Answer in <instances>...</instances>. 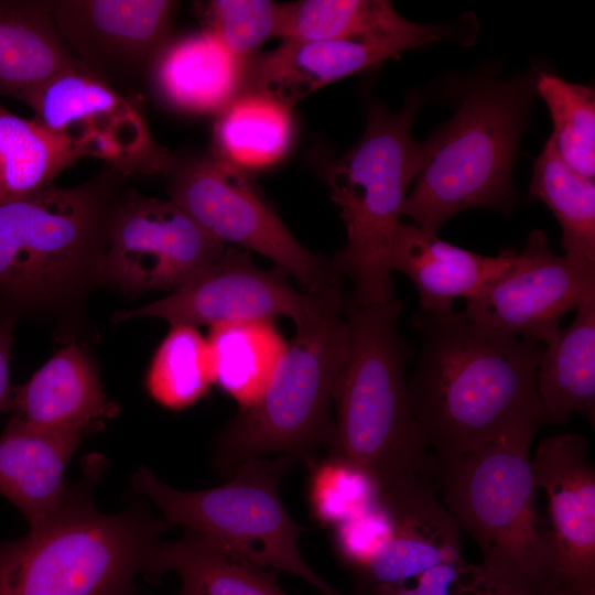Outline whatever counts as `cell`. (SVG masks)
I'll return each mask as SVG.
<instances>
[{"label":"cell","mask_w":595,"mask_h":595,"mask_svg":"<svg viewBox=\"0 0 595 595\" xmlns=\"http://www.w3.org/2000/svg\"><path fill=\"white\" fill-rule=\"evenodd\" d=\"M411 403L441 466L526 423H544L536 386L542 344L496 329L464 311H420Z\"/></svg>","instance_id":"cell-1"},{"label":"cell","mask_w":595,"mask_h":595,"mask_svg":"<svg viewBox=\"0 0 595 595\" xmlns=\"http://www.w3.org/2000/svg\"><path fill=\"white\" fill-rule=\"evenodd\" d=\"M402 303L360 305L345 298L349 348L334 402L328 454L366 470L382 490L407 474L439 477L414 415L405 368L410 347L398 329Z\"/></svg>","instance_id":"cell-2"},{"label":"cell","mask_w":595,"mask_h":595,"mask_svg":"<svg viewBox=\"0 0 595 595\" xmlns=\"http://www.w3.org/2000/svg\"><path fill=\"white\" fill-rule=\"evenodd\" d=\"M537 76L482 84L466 95L454 116L423 141V166L402 216L437 235L466 209L510 214L516 208L512 171L538 95Z\"/></svg>","instance_id":"cell-3"},{"label":"cell","mask_w":595,"mask_h":595,"mask_svg":"<svg viewBox=\"0 0 595 595\" xmlns=\"http://www.w3.org/2000/svg\"><path fill=\"white\" fill-rule=\"evenodd\" d=\"M91 470L47 521L0 541V595H132L160 534L170 528L144 508L104 513L90 498Z\"/></svg>","instance_id":"cell-4"},{"label":"cell","mask_w":595,"mask_h":595,"mask_svg":"<svg viewBox=\"0 0 595 595\" xmlns=\"http://www.w3.org/2000/svg\"><path fill=\"white\" fill-rule=\"evenodd\" d=\"M540 425H518L441 465L443 504L482 551V567L522 595H555L550 530L534 508L530 442Z\"/></svg>","instance_id":"cell-5"},{"label":"cell","mask_w":595,"mask_h":595,"mask_svg":"<svg viewBox=\"0 0 595 595\" xmlns=\"http://www.w3.org/2000/svg\"><path fill=\"white\" fill-rule=\"evenodd\" d=\"M422 102L418 93L396 112L372 102L359 141L325 169L331 198L347 231V244L331 264L353 281L349 296L360 305L396 299L388 260L408 190L424 162L423 142L412 137Z\"/></svg>","instance_id":"cell-6"},{"label":"cell","mask_w":595,"mask_h":595,"mask_svg":"<svg viewBox=\"0 0 595 595\" xmlns=\"http://www.w3.org/2000/svg\"><path fill=\"white\" fill-rule=\"evenodd\" d=\"M123 177L106 165L78 186L0 204V298L40 306L98 277Z\"/></svg>","instance_id":"cell-7"},{"label":"cell","mask_w":595,"mask_h":595,"mask_svg":"<svg viewBox=\"0 0 595 595\" xmlns=\"http://www.w3.org/2000/svg\"><path fill=\"white\" fill-rule=\"evenodd\" d=\"M344 305L343 296L296 328L262 397L221 433L215 466L224 476L246 459L273 453L311 466L321 448L328 450L331 408L349 348Z\"/></svg>","instance_id":"cell-8"},{"label":"cell","mask_w":595,"mask_h":595,"mask_svg":"<svg viewBox=\"0 0 595 595\" xmlns=\"http://www.w3.org/2000/svg\"><path fill=\"white\" fill-rule=\"evenodd\" d=\"M296 462L286 455L249 458L226 484L198 491L172 488L140 467L132 486L158 506L170 526L205 533L261 567L299 575L323 595H344L309 567L298 550L306 528L289 516L279 494L282 477Z\"/></svg>","instance_id":"cell-9"},{"label":"cell","mask_w":595,"mask_h":595,"mask_svg":"<svg viewBox=\"0 0 595 595\" xmlns=\"http://www.w3.org/2000/svg\"><path fill=\"white\" fill-rule=\"evenodd\" d=\"M170 201L208 235L271 259L302 291L325 295L342 289L331 261L305 249L245 171L215 152L173 154L163 172Z\"/></svg>","instance_id":"cell-10"},{"label":"cell","mask_w":595,"mask_h":595,"mask_svg":"<svg viewBox=\"0 0 595 595\" xmlns=\"http://www.w3.org/2000/svg\"><path fill=\"white\" fill-rule=\"evenodd\" d=\"M22 102L78 159H100L123 176L163 174L172 159L133 104L84 68L60 74Z\"/></svg>","instance_id":"cell-11"},{"label":"cell","mask_w":595,"mask_h":595,"mask_svg":"<svg viewBox=\"0 0 595 595\" xmlns=\"http://www.w3.org/2000/svg\"><path fill=\"white\" fill-rule=\"evenodd\" d=\"M225 248L170 199L125 192L111 220L98 278L126 293L174 292L214 264Z\"/></svg>","instance_id":"cell-12"},{"label":"cell","mask_w":595,"mask_h":595,"mask_svg":"<svg viewBox=\"0 0 595 595\" xmlns=\"http://www.w3.org/2000/svg\"><path fill=\"white\" fill-rule=\"evenodd\" d=\"M342 296V289L325 295L296 290L284 270L261 269L251 261L248 251L228 247L214 264L171 295L139 309L120 311L115 318L155 316L171 326L197 327L285 316L299 328Z\"/></svg>","instance_id":"cell-13"},{"label":"cell","mask_w":595,"mask_h":595,"mask_svg":"<svg viewBox=\"0 0 595 595\" xmlns=\"http://www.w3.org/2000/svg\"><path fill=\"white\" fill-rule=\"evenodd\" d=\"M595 296V262L555 255L547 235L529 234L522 251L478 293L465 300L474 321L522 338L549 344L562 317Z\"/></svg>","instance_id":"cell-14"},{"label":"cell","mask_w":595,"mask_h":595,"mask_svg":"<svg viewBox=\"0 0 595 595\" xmlns=\"http://www.w3.org/2000/svg\"><path fill=\"white\" fill-rule=\"evenodd\" d=\"M177 2L170 0H54L57 31L77 62L110 85L133 84L172 40Z\"/></svg>","instance_id":"cell-15"},{"label":"cell","mask_w":595,"mask_h":595,"mask_svg":"<svg viewBox=\"0 0 595 595\" xmlns=\"http://www.w3.org/2000/svg\"><path fill=\"white\" fill-rule=\"evenodd\" d=\"M580 434L544 437L531 459L549 498L555 595H595V474Z\"/></svg>","instance_id":"cell-16"},{"label":"cell","mask_w":595,"mask_h":595,"mask_svg":"<svg viewBox=\"0 0 595 595\" xmlns=\"http://www.w3.org/2000/svg\"><path fill=\"white\" fill-rule=\"evenodd\" d=\"M455 33L450 24L422 23L414 32L390 37L282 41L246 63L241 91L260 93L291 107L327 84Z\"/></svg>","instance_id":"cell-17"},{"label":"cell","mask_w":595,"mask_h":595,"mask_svg":"<svg viewBox=\"0 0 595 595\" xmlns=\"http://www.w3.org/2000/svg\"><path fill=\"white\" fill-rule=\"evenodd\" d=\"M392 529L378 553L354 572L358 592L405 584L428 570L461 558V529L428 478L407 474L380 490Z\"/></svg>","instance_id":"cell-18"},{"label":"cell","mask_w":595,"mask_h":595,"mask_svg":"<svg viewBox=\"0 0 595 595\" xmlns=\"http://www.w3.org/2000/svg\"><path fill=\"white\" fill-rule=\"evenodd\" d=\"M117 411L90 357L77 343L58 350L29 381L14 387L10 409L12 416L39 429L88 434Z\"/></svg>","instance_id":"cell-19"},{"label":"cell","mask_w":595,"mask_h":595,"mask_svg":"<svg viewBox=\"0 0 595 595\" xmlns=\"http://www.w3.org/2000/svg\"><path fill=\"white\" fill-rule=\"evenodd\" d=\"M82 431H50L11 416L0 435V494L34 528L61 508L69 488L64 476Z\"/></svg>","instance_id":"cell-20"},{"label":"cell","mask_w":595,"mask_h":595,"mask_svg":"<svg viewBox=\"0 0 595 595\" xmlns=\"http://www.w3.org/2000/svg\"><path fill=\"white\" fill-rule=\"evenodd\" d=\"M516 250L482 256L440 239L415 224L400 223L388 264L410 278L419 292L421 311L452 310L457 298L478 293L512 260Z\"/></svg>","instance_id":"cell-21"},{"label":"cell","mask_w":595,"mask_h":595,"mask_svg":"<svg viewBox=\"0 0 595 595\" xmlns=\"http://www.w3.org/2000/svg\"><path fill=\"white\" fill-rule=\"evenodd\" d=\"M246 64L210 31L171 40L156 57L150 82L161 100L192 112H220L242 90Z\"/></svg>","instance_id":"cell-22"},{"label":"cell","mask_w":595,"mask_h":595,"mask_svg":"<svg viewBox=\"0 0 595 595\" xmlns=\"http://www.w3.org/2000/svg\"><path fill=\"white\" fill-rule=\"evenodd\" d=\"M80 68L57 31L51 0H0V97L22 101L60 74Z\"/></svg>","instance_id":"cell-23"},{"label":"cell","mask_w":595,"mask_h":595,"mask_svg":"<svg viewBox=\"0 0 595 595\" xmlns=\"http://www.w3.org/2000/svg\"><path fill=\"white\" fill-rule=\"evenodd\" d=\"M143 571L152 578L176 573L178 595H288L278 585V571H268L192 529L174 542H159Z\"/></svg>","instance_id":"cell-24"},{"label":"cell","mask_w":595,"mask_h":595,"mask_svg":"<svg viewBox=\"0 0 595 595\" xmlns=\"http://www.w3.org/2000/svg\"><path fill=\"white\" fill-rule=\"evenodd\" d=\"M536 386L544 423L562 424L570 415L595 411V296L576 310L573 323L545 345Z\"/></svg>","instance_id":"cell-25"},{"label":"cell","mask_w":595,"mask_h":595,"mask_svg":"<svg viewBox=\"0 0 595 595\" xmlns=\"http://www.w3.org/2000/svg\"><path fill=\"white\" fill-rule=\"evenodd\" d=\"M207 342L214 383L231 397L240 410L259 401L286 348L272 320L213 325Z\"/></svg>","instance_id":"cell-26"},{"label":"cell","mask_w":595,"mask_h":595,"mask_svg":"<svg viewBox=\"0 0 595 595\" xmlns=\"http://www.w3.org/2000/svg\"><path fill=\"white\" fill-rule=\"evenodd\" d=\"M386 0H301L280 3L275 35L282 41L381 39L416 31Z\"/></svg>","instance_id":"cell-27"},{"label":"cell","mask_w":595,"mask_h":595,"mask_svg":"<svg viewBox=\"0 0 595 595\" xmlns=\"http://www.w3.org/2000/svg\"><path fill=\"white\" fill-rule=\"evenodd\" d=\"M290 108L267 95L241 91L215 122V153L242 170L278 161L292 139Z\"/></svg>","instance_id":"cell-28"},{"label":"cell","mask_w":595,"mask_h":595,"mask_svg":"<svg viewBox=\"0 0 595 595\" xmlns=\"http://www.w3.org/2000/svg\"><path fill=\"white\" fill-rule=\"evenodd\" d=\"M77 160L35 119L20 117L0 104V204L51 187Z\"/></svg>","instance_id":"cell-29"},{"label":"cell","mask_w":595,"mask_h":595,"mask_svg":"<svg viewBox=\"0 0 595 595\" xmlns=\"http://www.w3.org/2000/svg\"><path fill=\"white\" fill-rule=\"evenodd\" d=\"M529 198L543 202L562 228L565 255L595 262V182L561 158L551 134L534 161Z\"/></svg>","instance_id":"cell-30"},{"label":"cell","mask_w":595,"mask_h":595,"mask_svg":"<svg viewBox=\"0 0 595 595\" xmlns=\"http://www.w3.org/2000/svg\"><path fill=\"white\" fill-rule=\"evenodd\" d=\"M214 383L207 338L192 325H173L151 361L145 387L161 405L181 410L198 401Z\"/></svg>","instance_id":"cell-31"},{"label":"cell","mask_w":595,"mask_h":595,"mask_svg":"<svg viewBox=\"0 0 595 595\" xmlns=\"http://www.w3.org/2000/svg\"><path fill=\"white\" fill-rule=\"evenodd\" d=\"M536 89L550 110L552 136L561 158L580 174L594 178V89L587 85L569 83L552 74L538 75Z\"/></svg>","instance_id":"cell-32"},{"label":"cell","mask_w":595,"mask_h":595,"mask_svg":"<svg viewBox=\"0 0 595 595\" xmlns=\"http://www.w3.org/2000/svg\"><path fill=\"white\" fill-rule=\"evenodd\" d=\"M310 468V508L322 526L335 527L347 520L370 505L380 493L366 470L342 456L328 454Z\"/></svg>","instance_id":"cell-33"},{"label":"cell","mask_w":595,"mask_h":595,"mask_svg":"<svg viewBox=\"0 0 595 595\" xmlns=\"http://www.w3.org/2000/svg\"><path fill=\"white\" fill-rule=\"evenodd\" d=\"M280 3L269 0H214L204 6L207 29L242 63L275 35Z\"/></svg>","instance_id":"cell-34"},{"label":"cell","mask_w":595,"mask_h":595,"mask_svg":"<svg viewBox=\"0 0 595 595\" xmlns=\"http://www.w3.org/2000/svg\"><path fill=\"white\" fill-rule=\"evenodd\" d=\"M407 584L381 585L369 595H522L493 581L482 565L461 558L439 564Z\"/></svg>","instance_id":"cell-35"},{"label":"cell","mask_w":595,"mask_h":595,"mask_svg":"<svg viewBox=\"0 0 595 595\" xmlns=\"http://www.w3.org/2000/svg\"><path fill=\"white\" fill-rule=\"evenodd\" d=\"M333 528L335 552L355 572L364 567L389 539L392 520L379 493L370 505Z\"/></svg>","instance_id":"cell-36"},{"label":"cell","mask_w":595,"mask_h":595,"mask_svg":"<svg viewBox=\"0 0 595 595\" xmlns=\"http://www.w3.org/2000/svg\"><path fill=\"white\" fill-rule=\"evenodd\" d=\"M14 316L10 315L0 323V412L10 411L13 398V388L9 381V361L14 340Z\"/></svg>","instance_id":"cell-37"}]
</instances>
